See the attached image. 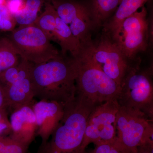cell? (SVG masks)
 Here are the masks:
<instances>
[{"label": "cell", "mask_w": 153, "mask_h": 153, "mask_svg": "<svg viewBox=\"0 0 153 153\" xmlns=\"http://www.w3.org/2000/svg\"><path fill=\"white\" fill-rule=\"evenodd\" d=\"M8 110L6 108L0 109V122L6 120L8 119Z\"/></svg>", "instance_id": "25"}, {"label": "cell", "mask_w": 153, "mask_h": 153, "mask_svg": "<svg viewBox=\"0 0 153 153\" xmlns=\"http://www.w3.org/2000/svg\"><path fill=\"white\" fill-rule=\"evenodd\" d=\"M20 58L8 38H0V74L17 65Z\"/></svg>", "instance_id": "17"}, {"label": "cell", "mask_w": 153, "mask_h": 153, "mask_svg": "<svg viewBox=\"0 0 153 153\" xmlns=\"http://www.w3.org/2000/svg\"><path fill=\"white\" fill-rule=\"evenodd\" d=\"M48 37L58 43L61 48V54L66 55L69 52L72 57L79 54L82 49L80 42L72 34L69 26L57 14L54 27Z\"/></svg>", "instance_id": "13"}, {"label": "cell", "mask_w": 153, "mask_h": 153, "mask_svg": "<svg viewBox=\"0 0 153 153\" xmlns=\"http://www.w3.org/2000/svg\"><path fill=\"white\" fill-rule=\"evenodd\" d=\"M153 146L147 144L139 146L137 148L136 153H153Z\"/></svg>", "instance_id": "24"}, {"label": "cell", "mask_w": 153, "mask_h": 153, "mask_svg": "<svg viewBox=\"0 0 153 153\" xmlns=\"http://www.w3.org/2000/svg\"><path fill=\"white\" fill-rule=\"evenodd\" d=\"M117 100L106 102L95 107L86 125L82 146L85 150L91 143L95 145L114 139L117 136Z\"/></svg>", "instance_id": "10"}, {"label": "cell", "mask_w": 153, "mask_h": 153, "mask_svg": "<svg viewBox=\"0 0 153 153\" xmlns=\"http://www.w3.org/2000/svg\"><path fill=\"white\" fill-rule=\"evenodd\" d=\"M23 105L11 112L10 122L12 136L23 140H29L35 136L36 131V115L33 105Z\"/></svg>", "instance_id": "12"}, {"label": "cell", "mask_w": 153, "mask_h": 153, "mask_svg": "<svg viewBox=\"0 0 153 153\" xmlns=\"http://www.w3.org/2000/svg\"><path fill=\"white\" fill-rule=\"evenodd\" d=\"M116 128L118 141L134 152L143 144L153 145V120L142 113L119 106Z\"/></svg>", "instance_id": "8"}, {"label": "cell", "mask_w": 153, "mask_h": 153, "mask_svg": "<svg viewBox=\"0 0 153 153\" xmlns=\"http://www.w3.org/2000/svg\"><path fill=\"white\" fill-rule=\"evenodd\" d=\"M76 63L60 53L47 62L33 64L30 79L34 97L65 105L75 98Z\"/></svg>", "instance_id": "1"}, {"label": "cell", "mask_w": 153, "mask_h": 153, "mask_svg": "<svg viewBox=\"0 0 153 153\" xmlns=\"http://www.w3.org/2000/svg\"><path fill=\"white\" fill-rule=\"evenodd\" d=\"M97 105L82 96L64 106L63 117L46 143L36 153H86L82 146L88 117Z\"/></svg>", "instance_id": "2"}, {"label": "cell", "mask_w": 153, "mask_h": 153, "mask_svg": "<svg viewBox=\"0 0 153 153\" xmlns=\"http://www.w3.org/2000/svg\"><path fill=\"white\" fill-rule=\"evenodd\" d=\"M9 106L7 100L4 89L0 84V109L6 108L8 110Z\"/></svg>", "instance_id": "23"}, {"label": "cell", "mask_w": 153, "mask_h": 153, "mask_svg": "<svg viewBox=\"0 0 153 153\" xmlns=\"http://www.w3.org/2000/svg\"><path fill=\"white\" fill-rule=\"evenodd\" d=\"M65 105L57 102L40 100L34 102L33 108L36 119V136L44 143L51 136L63 117Z\"/></svg>", "instance_id": "11"}, {"label": "cell", "mask_w": 153, "mask_h": 153, "mask_svg": "<svg viewBox=\"0 0 153 153\" xmlns=\"http://www.w3.org/2000/svg\"><path fill=\"white\" fill-rule=\"evenodd\" d=\"M12 16L10 14L6 6L0 5V30H13L14 22L12 20Z\"/></svg>", "instance_id": "20"}, {"label": "cell", "mask_w": 153, "mask_h": 153, "mask_svg": "<svg viewBox=\"0 0 153 153\" xmlns=\"http://www.w3.org/2000/svg\"><path fill=\"white\" fill-rule=\"evenodd\" d=\"M24 0H7L6 7L13 17L22 8Z\"/></svg>", "instance_id": "21"}, {"label": "cell", "mask_w": 153, "mask_h": 153, "mask_svg": "<svg viewBox=\"0 0 153 153\" xmlns=\"http://www.w3.org/2000/svg\"><path fill=\"white\" fill-rule=\"evenodd\" d=\"M136 153L134 152L123 146L118 141L116 137L112 140L95 145V147L93 150L87 153Z\"/></svg>", "instance_id": "19"}, {"label": "cell", "mask_w": 153, "mask_h": 153, "mask_svg": "<svg viewBox=\"0 0 153 153\" xmlns=\"http://www.w3.org/2000/svg\"><path fill=\"white\" fill-rule=\"evenodd\" d=\"M47 2H51L52 1H53V0H47Z\"/></svg>", "instance_id": "27"}, {"label": "cell", "mask_w": 153, "mask_h": 153, "mask_svg": "<svg viewBox=\"0 0 153 153\" xmlns=\"http://www.w3.org/2000/svg\"><path fill=\"white\" fill-rule=\"evenodd\" d=\"M51 3L81 45L92 41L94 29L90 0H54Z\"/></svg>", "instance_id": "9"}, {"label": "cell", "mask_w": 153, "mask_h": 153, "mask_svg": "<svg viewBox=\"0 0 153 153\" xmlns=\"http://www.w3.org/2000/svg\"><path fill=\"white\" fill-rule=\"evenodd\" d=\"M4 0H0V5L2 4L3 2H4Z\"/></svg>", "instance_id": "26"}, {"label": "cell", "mask_w": 153, "mask_h": 153, "mask_svg": "<svg viewBox=\"0 0 153 153\" xmlns=\"http://www.w3.org/2000/svg\"><path fill=\"white\" fill-rule=\"evenodd\" d=\"M150 26L145 7L125 19L110 36L124 55L134 62L140 61L137 56L145 52L149 41Z\"/></svg>", "instance_id": "7"}, {"label": "cell", "mask_w": 153, "mask_h": 153, "mask_svg": "<svg viewBox=\"0 0 153 153\" xmlns=\"http://www.w3.org/2000/svg\"><path fill=\"white\" fill-rule=\"evenodd\" d=\"M122 0H91L94 30L102 27L114 13Z\"/></svg>", "instance_id": "15"}, {"label": "cell", "mask_w": 153, "mask_h": 153, "mask_svg": "<svg viewBox=\"0 0 153 153\" xmlns=\"http://www.w3.org/2000/svg\"><path fill=\"white\" fill-rule=\"evenodd\" d=\"M101 34L95 40L82 46L81 51L120 88L126 76L132 68L140 66L141 60H129L109 34L103 31Z\"/></svg>", "instance_id": "4"}, {"label": "cell", "mask_w": 153, "mask_h": 153, "mask_svg": "<svg viewBox=\"0 0 153 153\" xmlns=\"http://www.w3.org/2000/svg\"><path fill=\"white\" fill-rule=\"evenodd\" d=\"M153 68L141 70L140 66L131 69L121 85L117 101L120 106L146 115L153 120Z\"/></svg>", "instance_id": "5"}, {"label": "cell", "mask_w": 153, "mask_h": 153, "mask_svg": "<svg viewBox=\"0 0 153 153\" xmlns=\"http://www.w3.org/2000/svg\"><path fill=\"white\" fill-rule=\"evenodd\" d=\"M30 145L10 134L0 136V153H30Z\"/></svg>", "instance_id": "18"}, {"label": "cell", "mask_w": 153, "mask_h": 153, "mask_svg": "<svg viewBox=\"0 0 153 153\" xmlns=\"http://www.w3.org/2000/svg\"><path fill=\"white\" fill-rule=\"evenodd\" d=\"M12 132V128L10 120H6L0 122V136L10 134Z\"/></svg>", "instance_id": "22"}, {"label": "cell", "mask_w": 153, "mask_h": 153, "mask_svg": "<svg viewBox=\"0 0 153 153\" xmlns=\"http://www.w3.org/2000/svg\"><path fill=\"white\" fill-rule=\"evenodd\" d=\"M149 0H122L113 15L102 25L103 31L111 36L125 19L143 7Z\"/></svg>", "instance_id": "14"}, {"label": "cell", "mask_w": 153, "mask_h": 153, "mask_svg": "<svg viewBox=\"0 0 153 153\" xmlns=\"http://www.w3.org/2000/svg\"><path fill=\"white\" fill-rule=\"evenodd\" d=\"M8 38L19 56L33 64L47 62L60 54L47 34L34 24L20 26Z\"/></svg>", "instance_id": "6"}, {"label": "cell", "mask_w": 153, "mask_h": 153, "mask_svg": "<svg viewBox=\"0 0 153 153\" xmlns=\"http://www.w3.org/2000/svg\"><path fill=\"white\" fill-rule=\"evenodd\" d=\"M47 0H24L22 8L13 16L20 26L33 25L38 17V13Z\"/></svg>", "instance_id": "16"}, {"label": "cell", "mask_w": 153, "mask_h": 153, "mask_svg": "<svg viewBox=\"0 0 153 153\" xmlns=\"http://www.w3.org/2000/svg\"><path fill=\"white\" fill-rule=\"evenodd\" d=\"M76 94L96 105L117 100L120 88L82 52L75 57Z\"/></svg>", "instance_id": "3"}]
</instances>
